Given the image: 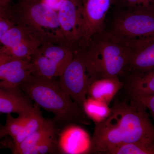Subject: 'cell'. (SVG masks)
Here are the masks:
<instances>
[{
    "mask_svg": "<svg viewBox=\"0 0 154 154\" xmlns=\"http://www.w3.org/2000/svg\"><path fill=\"white\" fill-rule=\"evenodd\" d=\"M111 108L109 116L95 125L89 153L107 154L122 145L154 141V125L143 103L125 96Z\"/></svg>",
    "mask_w": 154,
    "mask_h": 154,
    "instance_id": "1",
    "label": "cell"
},
{
    "mask_svg": "<svg viewBox=\"0 0 154 154\" xmlns=\"http://www.w3.org/2000/svg\"><path fill=\"white\" fill-rule=\"evenodd\" d=\"M20 88L36 105L54 114L57 128L72 124L90 125L89 118L55 78L47 79L32 74Z\"/></svg>",
    "mask_w": 154,
    "mask_h": 154,
    "instance_id": "2",
    "label": "cell"
},
{
    "mask_svg": "<svg viewBox=\"0 0 154 154\" xmlns=\"http://www.w3.org/2000/svg\"><path fill=\"white\" fill-rule=\"evenodd\" d=\"M82 49L90 85L98 79L121 76L131 53L130 48L114 40L103 30L94 34Z\"/></svg>",
    "mask_w": 154,
    "mask_h": 154,
    "instance_id": "3",
    "label": "cell"
},
{
    "mask_svg": "<svg viewBox=\"0 0 154 154\" xmlns=\"http://www.w3.org/2000/svg\"><path fill=\"white\" fill-rule=\"evenodd\" d=\"M103 31L119 43L130 47L154 36V7L131 10L115 8L108 28Z\"/></svg>",
    "mask_w": 154,
    "mask_h": 154,
    "instance_id": "4",
    "label": "cell"
},
{
    "mask_svg": "<svg viewBox=\"0 0 154 154\" xmlns=\"http://www.w3.org/2000/svg\"><path fill=\"white\" fill-rule=\"evenodd\" d=\"M4 17L14 25H23L53 33L64 41L60 32L57 12L41 0H19L16 5H10L4 9Z\"/></svg>",
    "mask_w": 154,
    "mask_h": 154,
    "instance_id": "5",
    "label": "cell"
},
{
    "mask_svg": "<svg viewBox=\"0 0 154 154\" xmlns=\"http://www.w3.org/2000/svg\"><path fill=\"white\" fill-rule=\"evenodd\" d=\"M59 78L61 88L83 110L90 79L82 48L75 51L71 62Z\"/></svg>",
    "mask_w": 154,
    "mask_h": 154,
    "instance_id": "6",
    "label": "cell"
},
{
    "mask_svg": "<svg viewBox=\"0 0 154 154\" xmlns=\"http://www.w3.org/2000/svg\"><path fill=\"white\" fill-rule=\"evenodd\" d=\"M57 13L65 42L75 51L82 48L85 36L82 0H65Z\"/></svg>",
    "mask_w": 154,
    "mask_h": 154,
    "instance_id": "7",
    "label": "cell"
},
{
    "mask_svg": "<svg viewBox=\"0 0 154 154\" xmlns=\"http://www.w3.org/2000/svg\"><path fill=\"white\" fill-rule=\"evenodd\" d=\"M84 45L94 34L101 32L113 0H82Z\"/></svg>",
    "mask_w": 154,
    "mask_h": 154,
    "instance_id": "8",
    "label": "cell"
},
{
    "mask_svg": "<svg viewBox=\"0 0 154 154\" xmlns=\"http://www.w3.org/2000/svg\"><path fill=\"white\" fill-rule=\"evenodd\" d=\"M33 72V63L30 60L12 59L0 65V88H20Z\"/></svg>",
    "mask_w": 154,
    "mask_h": 154,
    "instance_id": "9",
    "label": "cell"
},
{
    "mask_svg": "<svg viewBox=\"0 0 154 154\" xmlns=\"http://www.w3.org/2000/svg\"><path fill=\"white\" fill-rule=\"evenodd\" d=\"M30 100L20 88H0V115L12 113L31 115L36 113L39 109Z\"/></svg>",
    "mask_w": 154,
    "mask_h": 154,
    "instance_id": "10",
    "label": "cell"
},
{
    "mask_svg": "<svg viewBox=\"0 0 154 154\" xmlns=\"http://www.w3.org/2000/svg\"><path fill=\"white\" fill-rule=\"evenodd\" d=\"M131 55L124 73L148 72L154 69V36L133 45Z\"/></svg>",
    "mask_w": 154,
    "mask_h": 154,
    "instance_id": "11",
    "label": "cell"
},
{
    "mask_svg": "<svg viewBox=\"0 0 154 154\" xmlns=\"http://www.w3.org/2000/svg\"><path fill=\"white\" fill-rule=\"evenodd\" d=\"M72 124L63 128L58 139L60 153H89L91 140L80 127Z\"/></svg>",
    "mask_w": 154,
    "mask_h": 154,
    "instance_id": "12",
    "label": "cell"
},
{
    "mask_svg": "<svg viewBox=\"0 0 154 154\" xmlns=\"http://www.w3.org/2000/svg\"><path fill=\"white\" fill-rule=\"evenodd\" d=\"M120 77L125 95L134 98L154 95V69L143 73H128Z\"/></svg>",
    "mask_w": 154,
    "mask_h": 154,
    "instance_id": "13",
    "label": "cell"
},
{
    "mask_svg": "<svg viewBox=\"0 0 154 154\" xmlns=\"http://www.w3.org/2000/svg\"><path fill=\"white\" fill-rule=\"evenodd\" d=\"M123 85L120 77L98 79L88 87L87 96L109 105Z\"/></svg>",
    "mask_w": 154,
    "mask_h": 154,
    "instance_id": "14",
    "label": "cell"
},
{
    "mask_svg": "<svg viewBox=\"0 0 154 154\" xmlns=\"http://www.w3.org/2000/svg\"><path fill=\"white\" fill-rule=\"evenodd\" d=\"M57 128L53 119H45L40 127L21 143L13 146L12 153L30 154L31 151L50 136L56 133Z\"/></svg>",
    "mask_w": 154,
    "mask_h": 154,
    "instance_id": "15",
    "label": "cell"
},
{
    "mask_svg": "<svg viewBox=\"0 0 154 154\" xmlns=\"http://www.w3.org/2000/svg\"><path fill=\"white\" fill-rule=\"evenodd\" d=\"M38 51L55 63L62 74L72 60L75 50L66 45L47 42L41 45Z\"/></svg>",
    "mask_w": 154,
    "mask_h": 154,
    "instance_id": "16",
    "label": "cell"
},
{
    "mask_svg": "<svg viewBox=\"0 0 154 154\" xmlns=\"http://www.w3.org/2000/svg\"><path fill=\"white\" fill-rule=\"evenodd\" d=\"M31 61L33 63V74L49 79L59 78L62 75L58 67L38 51L32 57Z\"/></svg>",
    "mask_w": 154,
    "mask_h": 154,
    "instance_id": "17",
    "label": "cell"
},
{
    "mask_svg": "<svg viewBox=\"0 0 154 154\" xmlns=\"http://www.w3.org/2000/svg\"><path fill=\"white\" fill-rule=\"evenodd\" d=\"M83 110L86 116L96 125L104 121L109 116L111 108L104 102L88 97L84 102Z\"/></svg>",
    "mask_w": 154,
    "mask_h": 154,
    "instance_id": "18",
    "label": "cell"
},
{
    "mask_svg": "<svg viewBox=\"0 0 154 154\" xmlns=\"http://www.w3.org/2000/svg\"><path fill=\"white\" fill-rule=\"evenodd\" d=\"M45 119L39 110L29 116L21 131L13 139V146L19 144L33 134L40 127Z\"/></svg>",
    "mask_w": 154,
    "mask_h": 154,
    "instance_id": "19",
    "label": "cell"
},
{
    "mask_svg": "<svg viewBox=\"0 0 154 154\" xmlns=\"http://www.w3.org/2000/svg\"><path fill=\"white\" fill-rule=\"evenodd\" d=\"M107 154H154V141L122 145L111 149Z\"/></svg>",
    "mask_w": 154,
    "mask_h": 154,
    "instance_id": "20",
    "label": "cell"
},
{
    "mask_svg": "<svg viewBox=\"0 0 154 154\" xmlns=\"http://www.w3.org/2000/svg\"><path fill=\"white\" fill-rule=\"evenodd\" d=\"M33 114L19 115L17 117H14L12 114H7L5 126L8 135L12 139L14 138L22 129L28 117Z\"/></svg>",
    "mask_w": 154,
    "mask_h": 154,
    "instance_id": "21",
    "label": "cell"
},
{
    "mask_svg": "<svg viewBox=\"0 0 154 154\" xmlns=\"http://www.w3.org/2000/svg\"><path fill=\"white\" fill-rule=\"evenodd\" d=\"M58 140L57 133L50 136L31 151L30 154L60 153Z\"/></svg>",
    "mask_w": 154,
    "mask_h": 154,
    "instance_id": "22",
    "label": "cell"
},
{
    "mask_svg": "<svg viewBox=\"0 0 154 154\" xmlns=\"http://www.w3.org/2000/svg\"><path fill=\"white\" fill-rule=\"evenodd\" d=\"M115 8L131 10L154 7L153 0H113Z\"/></svg>",
    "mask_w": 154,
    "mask_h": 154,
    "instance_id": "23",
    "label": "cell"
},
{
    "mask_svg": "<svg viewBox=\"0 0 154 154\" xmlns=\"http://www.w3.org/2000/svg\"><path fill=\"white\" fill-rule=\"evenodd\" d=\"M134 99L138 100L145 105L147 109L150 111L154 119V95L152 96L138 97Z\"/></svg>",
    "mask_w": 154,
    "mask_h": 154,
    "instance_id": "24",
    "label": "cell"
},
{
    "mask_svg": "<svg viewBox=\"0 0 154 154\" xmlns=\"http://www.w3.org/2000/svg\"><path fill=\"white\" fill-rule=\"evenodd\" d=\"M13 25L14 24L8 19L3 17H0V41L6 31Z\"/></svg>",
    "mask_w": 154,
    "mask_h": 154,
    "instance_id": "25",
    "label": "cell"
},
{
    "mask_svg": "<svg viewBox=\"0 0 154 154\" xmlns=\"http://www.w3.org/2000/svg\"><path fill=\"white\" fill-rule=\"evenodd\" d=\"M46 5L57 12L65 0H41Z\"/></svg>",
    "mask_w": 154,
    "mask_h": 154,
    "instance_id": "26",
    "label": "cell"
},
{
    "mask_svg": "<svg viewBox=\"0 0 154 154\" xmlns=\"http://www.w3.org/2000/svg\"><path fill=\"white\" fill-rule=\"evenodd\" d=\"M13 58H14L7 55L0 54V65Z\"/></svg>",
    "mask_w": 154,
    "mask_h": 154,
    "instance_id": "27",
    "label": "cell"
},
{
    "mask_svg": "<svg viewBox=\"0 0 154 154\" xmlns=\"http://www.w3.org/2000/svg\"><path fill=\"white\" fill-rule=\"evenodd\" d=\"M8 135L5 125H0V139Z\"/></svg>",
    "mask_w": 154,
    "mask_h": 154,
    "instance_id": "28",
    "label": "cell"
},
{
    "mask_svg": "<svg viewBox=\"0 0 154 154\" xmlns=\"http://www.w3.org/2000/svg\"><path fill=\"white\" fill-rule=\"evenodd\" d=\"M11 0H0V5L6 8L11 5Z\"/></svg>",
    "mask_w": 154,
    "mask_h": 154,
    "instance_id": "29",
    "label": "cell"
},
{
    "mask_svg": "<svg viewBox=\"0 0 154 154\" xmlns=\"http://www.w3.org/2000/svg\"><path fill=\"white\" fill-rule=\"evenodd\" d=\"M4 17V9L0 5V17Z\"/></svg>",
    "mask_w": 154,
    "mask_h": 154,
    "instance_id": "30",
    "label": "cell"
},
{
    "mask_svg": "<svg viewBox=\"0 0 154 154\" xmlns=\"http://www.w3.org/2000/svg\"><path fill=\"white\" fill-rule=\"evenodd\" d=\"M154 2V0H153Z\"/></svg>",
    "mask_w": 154,
    "mask_h": 154,
    "instance_id": "31",
    "label": "cell"
}]
</instances>
